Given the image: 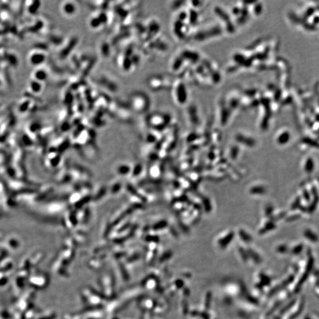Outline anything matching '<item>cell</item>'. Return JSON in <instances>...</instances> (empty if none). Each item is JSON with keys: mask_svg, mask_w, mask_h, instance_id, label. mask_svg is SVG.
<instances>
[{"mask_svg": "<svg viewBox=\"0 0 319 319\" xmlns=\"http://www.w3.org/2000/svg\"><path fill=\"white\" fill-rule=\"evenodd\" d=\"M62 11L65 15L71 16L77 11V5L73 2H65L62 5Z\"/></svg>", "mask_w": 319, "mask_h": 319, "instance_id": "cell-2", "label": "cell"}, {"mask_svg": "<svg viewBox=\"0 0 319 319\" xmlns=\"http://www.w3.org/2000/svg\"><path fill=\"white\" fill-rule=\"evenodd\" d=\"M102 18H105V16L103 15H100V16H93L89 21V24L92 28H98L100 27L101 25H102Z\"/></svg>", "mask_w": 319, "mask_h": 319, "instance_id": "cell-3", "label": "cell"}, {"mask_svg": "<svg viewBox=\"0 0 319 319\" xmlns=\"http://www.w3.org/2000/svg\"><path fill=\"white\" fill-rule=\"evenodd\" d=\"M145 94L141 92H136L130 98V105L136 111L141 112L148 109L150 101Z\"/></svg>", "mask_w": 319, "mask_h": 319, "instance_id": "cell-1", "label": "cell"}]
</instances>
